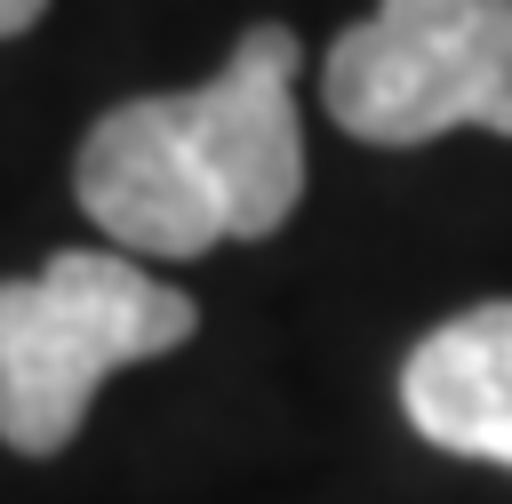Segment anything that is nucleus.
I'll list each match as a JSON object with an SVG mask.
<instances>
[{
	"instance_id": "obj_1",
	"label": "nucleus",
	"mask_w": 512,
	"mask_h": 504,
	"mask_svg": "<svg viewBox=\"0 0 512 504\" xmlns=\"http://www.w3.org/2000/svg\"><path fill=\"white\" fill-rule=\"evenodd\" d=\"M296 32L248 24L216 80L112 104L72 160V192L128 256H208L216 240H272L304 192Z\"/></svg>"
},
{
	"instance_id": "obj_2",
	"label": "nucleus",
	"mask_w": 512,
	"mask_h": 504,
	"mask_svg": "<svg viewBox=\"0 0 512 504\" xmlns=\"http://www.w3.org/2000/svg\"><path fill=\"white\" fill-rule=\"evenodd\" d=\"M200 328V304L152 280L128 248H64L24 280H0V440L56 456L112 368L160 360Z\"/></svg>"
},
{
	"instance_id": "obj_3",
	"label": "nucleus",
	"mask_w": 512,
	"mask_h": 504,
	"mask_svg": "<svg viewBox=\"0 0 512 504\" xmlns=\"http://www.w3.org/2000/svg\"><path fill=\"white\" fill-rule=\"evenodd\" d=\"M320 104L360 144H432L448 128L512 136V0H384L336 32Z\"/></svg>"
},
{
	"instance_id": "obj_4",
	"label": "nucleus",
	"mask_w": 512,
	"mask_h": 504,
	"mask_svg": "<svg viewBox=\"0 0 512 504\" xmlns=\"http://www.w3.org/2000/svg\"><path fill=\"white\" fill-rule=\"evenodd\" d=\"M400 408L432 448L512 472V296L440 320L400 368Z\"/></svg>"
},
{
	"instance_id": "obj_5",
	"label": "nucleus",
	"mask_w": 512,
	"mask_h": 504,
	"mask_svg": "<svg viewBox=\"0 0 512 504\" xmlns=\"http://www.w3.org/2000/svg\"><path fill=\"white\" fill-rule=\"evenodd\" d=\"M40 8H48V0H0V40L32 32V24H40Z\"/></svg>"
}]
</instances>
